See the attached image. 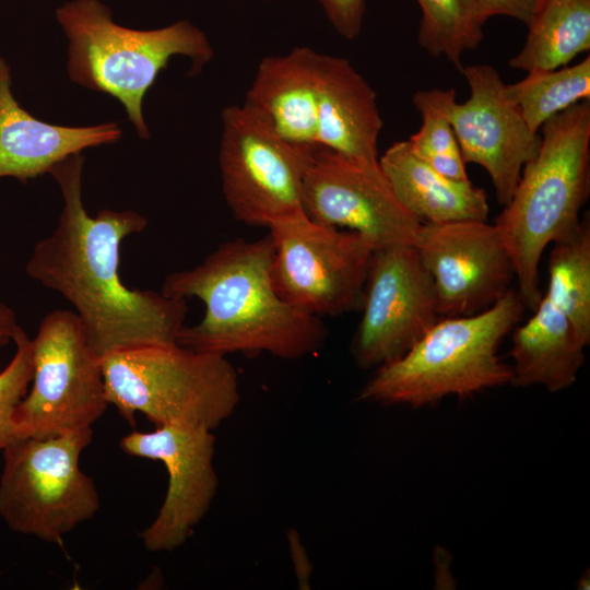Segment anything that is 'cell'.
Here are the masks:
<instances>
[{"label": "cell", "mask_w": 590, "mask_h": 590, "mask_svg": "<svg viewBox=\"0 0 590 590\" xmlns=\"http://www.w3.org/2000/svg\"><path fill=\"white\" fill-rule=\"evenodd\" d=\"M84 156L73 154L49 174L63 206L56 228L34 247L25 271L73 307L92 350L103 356L148 345L175 343L187 299L130 288L120 276V247L148 220L132 211L87 213L82 199Z\"/></svg>", "instance_id": "obj_1"}, {"label": "cell", "mask_w": 590, "mask_h": 590, "mask_svg": "<svg viewBox=\"0 0 590 590\" xmlns=\"http://www.w3.org/2000/svg\"><path fill=\"white\" fill-rule=\"evenodd\" d=\"M273 243L224 241L202 263L168 274L162 293L175 298L197 297L204 316L182 326L176 342L182 346L227 355L269 353L297 359L318 351L328 331L319 317L280 297L271 275Z\"/></svg>", "instance_id": "obj_2"}, {"label": "cell", "mask_w": 590, "mask_h": 590, "mask_svg": "<svg viewBox=\"0 0 590 590\" xmlns=\"http://www.w3.org/2000/svg\"><path fill=\"white\" fill-rule=\"evenodd\" d=\"M540 129L538 153L523 166L494 223L514 263L517 291L531 310L543 296L539 268L545 248L578 225L589 198L590 99L553 116Z\"/></svg>", "instance_id": "obj_3"}, {"label": "cell", "mask_w": 590, "mask_h": 590, "mask_svg": "<svg viewBox=\"0 0 590 590\" xmlns=\"http://www.w3.org/2000/svg\"><path fill=\"white\" fill-rule=\"evenodd\" d=\"M524 308L512 287L480 314L441 317L403 356L377 367L356 400L421 408L510 384L511 368L498 349Z\"/></svg>", "instance_id": "obj_4"}, {"label": "cell", "mask_w": 590, "mask_h": 590, "mask_svg": "<svg viewBox=\"0 0 590 590\" xmlns=\"http://www.w3.org/2000/svg\"><path fill=\"white\" fill-rule=\"evenodd\" d=\"M56 19L69 39L70 79L119 101L142 139L150 137L142 103L168 60L186 56L199 70L213 56L205 34L189 21L132 30L115 23L98 0L66 2L56 10Z\"/></svg>", "instance_id": "obj_5"}, {"label": "cell", "mask_w": 590, "mask_h": 590, "mask_svg": "<svg viewBox=\"0 0 590 590\" xmlns=\"http://www.w3.org/2000/svg\"><path fill=\"white\" fill-rule=\"evenodd\" d=\"M101 362L108 404L131 424L142 413L156 427L213 432L240 400L237 370L222 354L175 342L114 352Z\"/></svg>", "instance_id": "obj_6"}, {"label": "cell", "mask_w": 590, "mask_h": 590, "mask_svg": "<svg viewBox=\"0 0 590 590\" xmlns=\"http://www.w3.org/2000/svg\"><path fill=\"white\" fill-rule=\"evenodd\" d=\"M93 439L92 427L37 438H20L3 452L0 517L20 534L58 543L101 508L80 457Z\"/></svg>", "instance_id": "obj_7"}, {"label": "cell", "mask_w": 590, "mask_h": 590, "mask_svg": "<svg viewBox=\"0 0 590 590\" xmlns=\"http://www.w3.org/2000/svg\"><path fill=\"white\" fill-rule=\"evenodd\" d=\"M317 145L291 142L247 105L222 111V191L233 216L250 226L304 215L303 185Z\"/></svg>", "instance_id": "obj_8"}, {"label": "cell", "mask_w": 590, "mask_h": 590, "mask_svg": "<svg viewBox=\"0 0 590 590\" xmlns=\"http://www.w3.org/2000/svg\"><path fill=\"white\" fill-rule=\"evenodd\" d=\"M31 390L15 409L19 438L92 427L108 406L101 357L71 310H54L34 339Z\"/></svg>", "instance_id": "obj_9"}, {"label": "cell", "mask_w": 590, "mask_h": 590, "mask_svg": "<svg viewBox=\"0 0 590 590\" xmlns=\"http://www.w3.org/2000/svg\"><path fill=\"white\" fill-rule=\"evenodd\" d=\"M269 231L272 282L282 299L319 318L361 310L375 250L367 237L318 224L305 214Z\"/></svg>", "instance_id": "obj_10"}, {"label": "cell", "mask_w": 590, "mask_h": 590, "mask_svg": "<svg viewBox=\"0 0 590 590\" xmlns=\"http://www.w3.org/2000/svg\"><path fill=\"white\" fill-rule=\"evenodd\" d=\"M351 352L361 368L403 356L440 318L434 281L412 245L374 250Z\"/></svg>", "instance_id": "obj_11"}, {"label": "cell", "mask_w": 590, "mask_h": 590, "mask_svg": "<svg viewBox=\"0 0 590 590\" xmlns=\"http://www.w3.org/2000/svg\"><path fill=\"white\" fill-rule=\"evenodd\" d=\"M460 72L470 88L464 103H457L455 88L421 92L450 122L465 164L487 172L497 201L506 205L541 138L506 96V83L493 66L470 64Z\"/></svg>", "instance_id": "obj_12"}, {"label": "cell", "mask_w": 590, "mask_h": 590, "mask_svg": "<svg viewBox=\"0 0 590 590\" xmlns=\"http://www.w3.org/2000/svg\"><path fill=\"white\" fill-rule=\"evenodd\" d=\"M302 203L311 221L355 231L375 249L413 245L422 224L397 199L379 163L358 162L320 145L304 179Z\"/></svg>", "instance_id": "obj_13"}, {"label": "cell", "mask_w": 590, "mask_h": 590, "mask_svg": "<svg viewBox=\"0 0 590 590\" xmlns=\"http://www.w3.org/2000/svg\"><path fill=\"white\" fill-rule=\"evenodd\" d=\"M412 246L434 281L441 317L480 314L516 280L511 258L487 221L422 223Z\"/></svg>", "instance_id": "obj_14"}, {"label": "cell", "mask_w": 590, "mask_h": 590, "mask_svg": "<svg viewBox=\"0 0 590 590\" xmlns=\"http://www.w3.org/2000/svg\"><path fill=\"white\" fill-rule=\"evenodd\" d=\"M133 457L164 464L168 485L163 504L140 538L150 552H172L193 533L216 495L215 437L211 430L163 425L153 432L134 430L119 441Z\"/></svg>", "instance_id": "obj_15"}, {"label": "cell", "mask_w": 590, "mask_h": 590, "mask_svg": "<svg viewBox=\"0 0 590 590\" xmlns=\"http://www.w3.org/2000/svg\"><path fill=\"white\" fill-rule=\"evenodd\" d=\"M11 69L0 57V178H35L84 149L121 137L115 122L66 127L37 119L21 107L11 90Z\"/></svg>", "instance_id": "obj_16"}, {"label": "cell", "mask_w": 590, "mask_h": 590, "mask_svg": "<svg viewBox=\"0 0 590 590\" xmlns=\"http://www.w3.org/2000/svg\"><path fill=\"white\" fill-rule=\"evenodd\" d=\"M381 129L377 94L370 84L349 59L322 54L316 144L377 164Z\"/></svg>", "instance_id": "obj_17"}, {"label": "cell", "mask_w": 590, "mask_h": 590, "mask_svg": "<svg viewBox=\"0 0 590 590\" xmlns=\"http://www.w3.org/2000/svg\"><path fill=\"white\" fill-rule=\"evenodd\" d=\"M322 54L306 46L267 56L258 64L244 104L284 139L316 144Z\"/></svg>", "instance_id": "obj_18"}, {"label": "cell", "mask_w": 590, "mask_h": 590, "mask_svg": "<svg viewBox=\"0 0 590 590\" xmlns=\"http://www.w3.org/2000/svg\"><path fill=\"white\" fill-rule=\"evenodd\" d=\"M587 345L571 321L543 295L527 322L512 329L510 385H540L551 392L569 388L585 363Z\"/></svg>", "instance_id": "obj_19"}, {"label": "cell", "mask_w": 590, "mask_h": 590, "mask_svg": "<svg viewBox=\"0 0 590 590\" xmlns=\"http://www.w3.org/2000/svg\"><path fill=\"white\" fill-rule=\"evenodd\" d=\"M379 166L397 199L422 223L487 221L484 189L470 179L439 174L413 153L406 140L390 145L379 157Z\"/></svg>", "instance_id": "obj_20"}, {"label": "cell", "mask_w": 590, "mask_h": 590, "mask_svg": "<svg viewBox=\"0 0 590 590\" xmlns=\"http://www.w3.org/2000/svg\"><path fill=\"white\" fill-rule=\"evenodd\" d=\"M528 30L510 68L530 72L568 66L590 49V0H545Z\"/></svg>", "instance_id": "obj_21"}, {"label": "cell", "mask_w": 590, "mask_h": 590, "mask_svg": "<svg viewBox=\"0 0 590 590\" xmlns=\"http://www.w3.org/2000/svg\"><path fill=\"white\" fill-rule=\"evenodd\" d=\"M548 285L544 296L574 324L581 339L590 342V219L552 243Z\"/></svg>", "instance_id": "obj_22"}, {"label": "cell", "mask_w": 590, "mask_h": 590, "mask_svg": "<svg viewBox=\"0 0 590 590\" xmlns=\"http://www.w3.org/2000/svg\"><path fill=\"white\" fill-rule=\"evenodd\" d=\"M505 93L538 132L553 116L590 99V56L574 66L527 72L522 80L506 84Z\"/></svg>", "instance_id": "obj_23"}, {"label": "cell", "mask_w": 590, "mask_h": 590, "mask_svg": "<svg viewBox=\"0 0 590 590\" xmlns=\"http://www.w3.org/2000/svg\"><path fill=\"white\" fill-rule=\"evenodd\" d=\"M421 12L418 45L433 57H445L461 70V57L479 47L483 26L474 19L468 0H416Z\"/></svg>", "instance_id": "obj_24"}, {"label": "cell", "mask_w": 590, "mask_h": 590, "mask_svg": "<svg viewBox=\"0 0 590 590\" xmlns=\"http://www.w3.org/2000/svg\"><path fill=\"white\" fill-rule=\"evenodd\" d=\"M412 102L422 116L420 129L406 140L413 153L445 177L468 180L465 162L448 119L421 91Z\"/></svg>", "instance_id": "obj_25"}, {"label": "cell", "mask_w": 590, "mask_h": 590, "mask_svg": "<svg viewBox=\"0 0 590 590\" xmlns=\"http://www.w3.org/2000/svg\"><path fill=\"white\" fill-rule=\"evenodd\" d=\"M12 341L15 344V353L0 371V451L20 439L13 416L33 377L32 339L19 326Z\"/></svg>", "instance_id": "obj_26"}, {"label": "cell", "mask_w": 590, "mask_h": 590, "mask_svg": "<svg viewBox=\"0 0 590 590\" xmlns=\"http://www.w3.org/2000/svg\"><path fill=\"white\" fill-rule=\"evenodd\" d=\"M470 10L480 25L496 15L509 16L527 27L533 22L545 0H468Z\"/></svg>", "instance_id": "obj_27"}, {"label": "cell", "mask_w": 590, "mask_h": 590, "mask_svg": "<svg viewBox=\"0 0 590 590\" xmlns=\"http://www.w3.org/2000/svg\"><path fill=\"white\" fill-rule=\"evenodd\" d=\"M367 0H317L335 32L345 39L356 38L363 28Z\"/></svg>", "instance_id": "obj_28"}, {"label": "cell", "mask_w": 590, "mask_h": 590, "mask_svg": "<svg viewBox=\"0 0 590 590\" xmlns=\"http://www.w3.org/2000/svg\"><path fill=\"white\" fill-rule=\"evenodd\" d=\"M17 327L13 309L0 302V346L13 340Z\"/></svg>", "instance_id": "obj_29"}, {"label": "cell", "mask_w": 590, "mask_h": 590, "mask_svg": "<svg viewBox=\"0 0 590 590\" xmlns=\"http://www.w3.org/2000/svg\"><path fill=\"white\" fill-rule=\"evenodd\" d=\"M589 585H590V583H589V576H587V578H586L585 576H582V577L579 579L578 583H577V586H578L577 588H578V589H583V590H585V589H589Z\"/></svg>", "instance_id": "obj_30"}, {"label": "cell", "mask_w": 590, "mask_h": 590, "mask_svg": "<svg viewBox=\"0 0 590 590\" xmlns=\"http://www.w3.org/2000/svg\"><path fill=\"white\" fill-rule=\"evenodd\" d=\"M263 1H267V0H263Z\"/></svg>", "instance_id": "obj_31"}]
</instances>
